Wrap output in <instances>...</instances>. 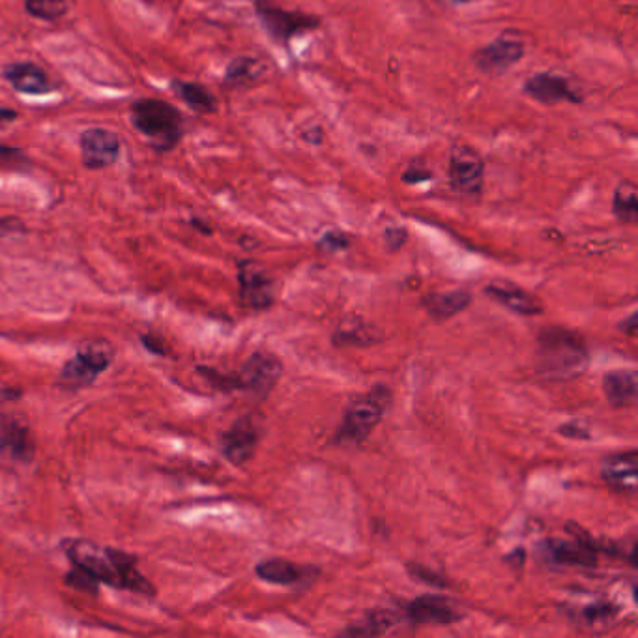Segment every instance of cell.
<instances>
[{
	"instance_id": "obj_18",
	"label": "cell",
	"mask_w": 638,
	"mask_h": 638,
	"mask_svg": "<svg viewBox=\"0 0 638 638\" xmlns=\"http://www.w3.org/2000/svg\"><path fill=\"white\" fill-rule=\"evenodd\" d=\"M637 373L635 371H612L603 378V390L610 403L629 406L637 399Z\"/></svg>"
},
{
	"instance_id": "obj_12",
	"label": "cell",
	"mask_w": 638,
	"mask_h": 638,
	"mask_svg": "<svg viewBox=\"0 0 638 638\" xmlns=\"http://www.w3.org/2000/svg\"><path fill=\"white\" fill-rule=\"evenodd\" d=\"M406 614L412 622L420 625H450L461 618V612L446 597L423 595L414 599Z\"/></svg>"
},
{
	"instance_id": "obj_8",
	"label": "cell",
	"mask_w": 638,
	"mask_h": 638,
	"mask_svg": "<svg viewBox=\"0 0 638 638\" xmlns=\"http://www.w3.org/2000/svg\"><path fill=\"white\" fill-rule=\"evenodd\" d=\"M120 139L115 131L88 128L79 137L81 161L90 171H103L115 165L120 158Z\"/></svg>"
},
{
	"instance_id": "obj_10",
	"label": "cell",
	"mask_w": 638,
	"mask_h": 638,
	"mask_svg": "<svg viewBox=\"0 0 638 638\" xmlns=\"http://www.w3.org/2000/svg\"><path fill=\"white\" fill-rule=\"evenodd\" d=\"M279 377H281V362L276 356L257 352L242 367L236 386H240L251 395L266 397L276 386Z\"/></svg>"
},
{
	"instance_id": "obj_3",
	"label": "cell",
	"mask_w": 638,
	"mask_h": 638,
	"mask_svg": "<svg viewBox=\"0 0 638 638\" xmlns=\"http://www.w3.org/2000/svg\"><path fill=\"white\" fill-rule=\"evenodd\" d=\"M539 362L549 378L577 377L588 363V352L580 337L554 328L539 337Z\"/></svg>"
},
{
	"instance_id": "obj_7",
	"label": "cell",
	"mask_w": 638,
	"mask_h": 638,
	"mask_svg": "<svg viewBox=\"0 0 638 638\" xmlns=\"http://www.w3.org/2000/svg\"><path fill=\"white\" fill-rule=\"evenodd\" d=\"M451 188L461 195H479L485 182V163L470 146H455L450 156Z\"/></svg>"
},
{
	"instance_id": "obj_11",
	"label": "cell",
	"mask_w": 638,
	"mask_h": 638,
	"mask_svg": "<svg viewBox=\"0 0 638 638\" xmlns=\"http://www.w3.org/2000/svg\"><path fill=\"white\" fill-rule=\"evenodd\" d=\"M524 92L532 100L545 105L554 103H579L580 96L571 81L558 73H536L524 83Z\"/></svg>"
},
{
	"instance_id": "obj_19",
	"label": "cell",
	"mask_w": 638,
	"mask_h": 638,
	"mask_svg": "<svg viewBox=\"0 0 638 638\" xmlns=\"http://www.w3.org/2000/svg\"><path fill=\"white\" fill-rule=\"evenodd\" d=\"M171 90L182 102L188 105L191 111L208 115V113H214L216 107H218L216 96L208 88L203 87L201 83H189V81H182V79H173L171 81Z\"/></svg>"
},
{
	"instance_id": "obj_25",
	"label": "cell",
	"mask_w": 638,
	"mask_h": 638,
	"mask_svg": "<svg viewBox=\"0 0 638 638\" xmlns=\"http://www.w3.org/2000/svg\"><path fill=\"white\" fill-rule=\"evenodd\" d=\"M612 210L614 216L620 219L622 223H637L638 219V191L635 182L624 180L616 191H614V199H612Z\"/></svg>"
},
{
	"instance_id": "obj_28",
	"label": "cell",
	"mask_w": 638,
	"mask_h": 638,
	"mask_svg": "<svg viewBox=\"0 0 638 638\" xmlns=\"http://www.w3.org/2000/svg\"><path fill=\"white\" fill-rule=\"evenodd\" d=\"M30 167V158L15 146L0 145V169L6 171H27Z\"/></svg>"
},
{
	"instance_id": "obj_35",
	"label": "cell",
	"mask_w": 638,
	"mask_h": 638,
	"mask_svg": "<svg viewBox=\"0 0 638 638\" xmlns=\"http://www.w3.org/2000/svg\"><path fill=\"white\" fill-rule=\"evenodd\" d=\"M440 2L446 4V6H461V4H466L470 0H440Z\"/></svg>"
},
{
	"instance_id": "obj_32",
	"label": "cell",
	"mask_w": 638,
	"mask_h": 638,
	"mask_svg": "<svg viewBox=\"0 0 638 638\" xmlns=\"http://www.w3.org/2000/svg\"><path fill=\"white\" fill-rule=\"evenodd\" d=\"M405 240V229H388V231H386V244L392 247V249H399V247L405 244Z\"/></svg>"
},
{
	"instance_id": "obj_33",
	"label": "cell",
	"mask_w": 638,
	"mask_h": 638,
	"mask_svg": "<svg viewBox=\"0 0 638 638\" xmlns=\"http://www.w3.org/2000/svg\"><path fill=\"white\" fill-rule=\"evenodd\" d=\"M17 111L10 109V107H0V128L4 126H10L12 122L17 120Z\"/></svg>"
},
{
	"instance_id": "obj_1",
	"label": "cell",
	"mask_w": 638,
	"mask_h": 638,
	"mask_svg": "<svg viewBox=\"0 0 638 638\" xmlns=\"http://www.w3.org/2000/svg\"><path fill=\"white\" fill-rule=\"evenodd\" d=\"M66 552L75 567L90 580L107 582L116 588H130L139 594L152 592L145 577L120 552L102 549L90 541H72Z\"/></svg>"
},
{
	"instance_id": "obj_9",
	"label": "cell",
	"mask_w": 638,
	"mask_h": 638,
	"mask_svg": "<svg viewBox=\"0 0 638 638\" xmlns=\"http://www.w3.org/2000/svg\"><path fill=\"white\" fill-rule=\"evenodd\" d=\"M526 45L515 32H506L474 53V64L481 72L500 73L521 62Z\"/></svg>"
},
{
	"instance_id": "obj_20",
	"label": "cell",
	"mask_w": 638,
	"mask_h": 638,
	"mask_svg": "<svg viewBox=\"0 0 638 638\" xmlns=\"http://www.w3.org/2000/svg\"><path fill=\"white\" fill-rule=\"evenodd\" d=\"M0 450L15 459H25L32 455L29 429L19 420L2 421L0 425Z\"/></svg>"
},
{
	"instance_id": "obj_4",
	"label": "cell",
	"mask_w": 638,
	"mask_h": 638,
	"mask_svg": "<svg viewBox=\"0 0 638 638\" xmlns=\"http://www.w3.org/2000/svg\"><path fill=\"white\" fill-rule=\"evenodd\" d=\"M390 403V392L382 386L360 397L348 408L347 416L339 429V440L347 444H358L373 433L378 421L382 420L386 406Z\"/></svg>"
},
{
	"instance_id": "obj_27",
	"label": "cell",
	"mask_w": 638,
	"mask_h": 638,
	"mask_svg": "<svg viewBox=\"0 0 638 638\" xmlns=\"http://www.w3.org/2000/svg\"><path fill=\"white\" fill-rule=\"evenodd\" d=\"M25 10L34 19L53 23L70 12V0H25Z\"/></svg>"
},
{
	"instance_id": "obj_15",
	"label": "cell",
	"mask_w": 638,
	"mask_h": 638,
	"mask_svg": "<svg viewBox=\"0 0 638 638\" xmlns=\"http://www.w3.org/2000/svg\"><path fill=\"white\" fill-rule=\"evenodd\" d=\"M240 290L247 305L255 309H264L274 302V283L266 270L255 262L240 264Z\"/></svg>"
},
{
	"instance_id": "obj_6",
	"label": "cell",
	"mask_w": 638,
	"mask_h": 638,
	"mask_svg": "<svg viewBox=\"0 0 638 638\" xmlns=\"http://www.w3.org/2000/svg\"><path fill=\"white\" fill-rule=\"evenodd\" d=\"M255 12L259 15L262 27L268 30V34L276 38L277 42H289L290 38H294L296 34L317 29L320 25L315 15L287 12L270 0H257Z\"/></svg>"
},
{
	"instance_id": "obj_31",
	"label": "cell",
	"mask_w": 638,
	"mask_h": 638,
	"mask_svg": "<svg viewBox=\"0 0 638 638\" xmlns=\"http://www.w3.org/2000/svg\"><path fill=\"white\" fill-rule=\"evenodd\" d=\"M560 435L567 436V438H588L590 433L586 427H582L579 423H567L560 427Z\"/></svg>"
},
{
	"instance_id": "obj_5",
	"label": "cell",
	"mask_w": 638,
	"mask_h": 638,
	"mask_svg": "<svg viewBox=\"0 0 638 638\" xmlns=\"http://www.w3.org/2000/svg\"><path fill=\"white\" fill-rule=\"evenodd\" d=\"M113 360V350L105 343H92L81 348L75 358L66 363L60 380L68 388H83L92 384Z\"/></svg>"
},
{
	"instance_id": "obj_16",
	"label": "cell",
	"mask_w": 638,
	"mask_h": 638,
	"mask_svg": "<svg viewBox=\"0 0 638 638\" xmlns=\"http://www.w3.org/2000/svg\"><path fill=\"white\" fill-rule=\"evenodd\" d=\"M601 474H603V479L609 483L610 487L633 493L637 489V453L631 451V453H620V455L609 457L603 463Z\"/></svg>"
},
{
	"instance_id": "obj_13",
	"label": "cell",
	"mask_w": 638,
	"mask_h": 638,
	"mask_svg": "<svg viewBox=\"0 0 638 638\" xmlns=\"http://www.w3.org/2000/svg\"><path fill=\"white\" fill-rule=\"evenodd\" d=\"M2 77L19 92L27 96H44L53 90V83L44 68L34 62H14L2 70Z\"/></svg>"
},
{
	"instance_id": "obj_29",
	"label": "cell",
	"mask_w": 638,
	"mask_h": 638,
	"mask_svg": "<svg viewBox=\"0 0 638 638\" xmlns=\"http://www.w3.org/2000/svg\"><path fill=\"white\" fill-rule=\"evenodd\" d=\"M616 614V607L610 603H595L584 610V618L588 620V624H603L610 622Z\"/></svg>"
},
{
	"instance_id": "obj_30",
	"label": "cell",
	"mask_w": 638,
	"mask_h": 638,
	"mask_svg": "<svg viewBox=\"0 0 638 638\" xmlns=\"http://www.w3.org/2000/svg\"><path fill=\"white\" fill-rule=\"evenodd\" d=\"M350 244L347 236L343 232H328L324 238H322V247L330 249V251H339V249H345Z\"/></svg>"
},
{
	"instance_id": "obj_2",
	"label": "cell",
	"mask_w": 638,
	"mask_h": 638,
	"mask_svg": "<svg viewBox=\"0 0 638 638\" xmlns=\"http://www.w3.org/2000/svg\"><path fill=\"white\" fill-rule=\"evenodd\" d=\"M131 124L145 135L158 152H171L180 145L184 135V116L158 98H141L131 105Z\"/></svg>"
},
{
	"instance_id": "obj_34",
	"label": "cell",
	"mask_w": 638,
	"mask_h": 638,
	"mask_svg": "<svg viewBox=\"0 0 638 638\" xmlns=\"http://www.w3.org/2000/svg\"><path fill=\"white\" fill-rule=\"evenodd\" d=\"M622 328H625L629 334L635 335V332H637V315L633 313V315L629 317V320L624 322V326H622Z\"/></svg>"
},
{
	"instance_id": "obj_26",
	"label": "cell",
	"mask_w": 638,
	"mask_h": 638,
	"mask_svg": "<svg viewBox=\"0 0 638 638\" xmlns=\"http://www.w3.org/2000/svg\"><path fill=\"white\" fill-rule=\"evenodd\" d=\"M472 302V296L466 290H453L444 294H435L429 298L427 307L438 319H448L463 311L466 305Z\"/></svg>"
},
{
	"instance_id": "obj_21",
	"label": "cell",
	"mask_w": 638,
	"mask_h": 638,
	"mask_svg": "<svg viewBox=\"0 0 638 638\" xmlns=\"http://www.w3.org/2000/svg\"><path fill=\"white\" fill-rule=\"evenodd\" d=\"M257 575L262 580L270 582V584H279V586H292V584H298L300 580L305 579L307 575V569L304 567L296 566L289 560H264L259 566H257Z\"/></svg>"
},
{
	"instance_id": "obj_24",
	"label": "cell",
	"mask_w": 638,
	"mask_h": 638,
	"mask_svg": "<svg viewBox=\"0 0 638 638\" xmlns=\"http://www.w3.org/2000/svg\"><path fill=\"white\" fill-rule=\"evenodd\" d=\"M380 341V334L371 324L362 322V320H348L339 324L337 334H335V343L339 345H354V347H367Z\"/></svg>"
},
{
	"instance_id": "obj_17",
	"label": "cell",
	"mask_w": 638,
	"mask_h": 638,
	"mask_svg": "<svg viewBox=\"0 0 638 638\" xmlns=\"http://www.w3.org/2000/svg\"><path fill=\"white\" fill-rule=\"evenodd\" d=\"M547 551L551 554L552 560L558 564H566V566H594L597 562L595 551L582 543V541H562V539H552L547 543Z\"/></svg>"
},
{
	"instance_id": "obj_23",
	"label": "cell",
	"mask_w": 638,
	"mask_h": 638,
	"mask_svg": "<svg viewBox=\"0 0 638 638\" xmlns=\"http://www.w3.org/2000/svg\"><path fill=\"white\" fill-rule=\"evenodd\" d=\"M264 66L261 60L253 57H238L232 60L225 72V85L231 88H244L261 79Z\"/></svg>"
},
{
	"instance_id": "obj_14",
	"label": "cell",
	"mask_w": 638,
	"mask_h": 638,
	"mask_svg": "<svg viewBox=\"0 0 638 638\" xmlns=\"http://www.w3.org/2000/svg\"><path fill=\"white\" fill-rule=\"evenodd\" d=\"M259 442V427L253 418H242L223 436V453L234 464L249 461Z\"/></svg>"
},
{
	"instance_id": "obj_22",
	"label": "cell",
	"mask_w": 638,
	"mask_h": 638,
	"mask_svg": "<svg viewBox=\"0 0 638 638\" xmlns=\"http://www.w3.org/2000/svg\"><path fill=\"white\" fill-rule=\"evenodd\" d=\"M487 292L502 305L521 315H539L541 305L528 292L511 287V285H491Z\"/></svg>"
}]
</instances>
